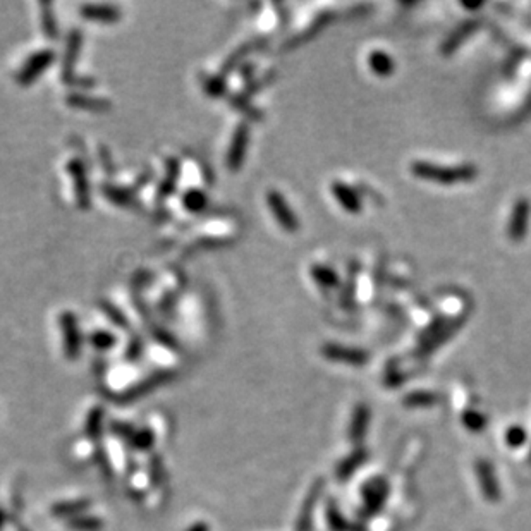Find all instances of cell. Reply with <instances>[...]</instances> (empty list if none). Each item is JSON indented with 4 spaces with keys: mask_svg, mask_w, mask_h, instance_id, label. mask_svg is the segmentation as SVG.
I'll list each match as a JSON object with an SVG mask.
<instances>
[{
    "mask_svg": "<svg viewBox=\"0 0 531 531\" xmlns=\"http://www.w3.org/2000/svg\"><path fill=\"white\" fill-rule=\"evenodd\" d=\"M411 172H413L416 177H419V179L444 186L471 183V181L477 179L478 176V169L474 165H471V163L456 167H444L423 160L411 163Z\"/></svg>",
    "mask_w": 531,
    "mask_h": 531,
    "instance_id": "cell-1",
    "label": "cell"
},
{
    "mask_svg": "<svg viewBox=\"0 0 531 531\" xmlns=\"http://www.w3.org/2000/svg\"><path fill=\"white\" fill-rule=\"evenodd\" d=\"M477 26H478L477 21H468V23H464L461 28L456 29V31L449 36L447 42H445L444 54H451V52H454L456 48L461 45L464 40L468 38V36H471L474 31H477Z\"/></svg>",
    "mask_w": 531,
    "mask_h": 531,
    "instance_id": "cell-21",
    "label": "cell"
},
{
    "mask_svg": "<svg viewBox=\"0 0 531 531\" xmlns=\"http://www.w3.org/2000/svg\"><path fill=\"white\" fill-rule=\"evenodd\" d=\"M55 59H57V52L52 50V48H43V50H38L33 55H29L28 61L21 66L20 73H17V84L23 88L31 87V84L54 64Z\"/></svg>",
    "mask_w": 531,
    "mask_h": 531,
    "instance_id": "cell-3",
    "label": "cell"
},
{
    "mask_svg": "<svg viewBox=\"0 0 531 531\" xmlns=\"http://www.w3.org/2000/svg\"><path fill=\"white\" fill-rule=\"evenodd\" d=\"M324 354L330 359H337V361L352 363V365H361L366 361V354L359 349L351 347H341L336 344H327L324 347Z\"/></svg>",
    "mask_w": 531,
    "mask_h": 531,
    "instance_id": "cell-14",
    "label": "cell"
},
{
    "mask_svg": "<svg viewBox=\"0 0 531 531\" xmlns=\"http://www.w3.org/2000/svg\"><path fill=\"white\" fill-rule=\"evenodd\" d=\"M100 191H102V195L105 196L110 203H114V205L121 208H131V210H141V203L135 198L133 191H129V189L107 183L100 186Z\"/></svg>",
    "mask_w": 531,
    "mask_h": 531,
    "instance_id": "cell-12",
    "label": "cell"
},
{
    "mask_svg": "<svg viewBox=\"0 0 531 531\" xmlns=\"http://www.w3.org/2000/svg\"><path fill=\"white\" fill-rule=\"evenodd\" d=\"M66 103L74 109H81V110H88V112H109L112 109V102L109 98H103V96H91L88 93L83 91H76L70 93V95L66 96Z\"/></svg>",
    "mask_w": 531,
    "mask_h": 531,
    "instance_id": "cell-10",
    "label": "cell"
},
{
    "mask_svg": "<svg viewBox=\"0 0 531 531\" xmlns=\"http://www.w3.org/2000/svg\"><path fill=\"white\" fill-rule=\"evenodd\" d=\"M154 336L157 337V339L160 341V343L165 344V346H169V347H177V346H176V341H174V337L170 336V334H167L163 329H158V327H155Z\"/></svg>",
    "mask_w": 531,
    "mask_h": 531,
    "instance_id": "cell-26",
    "label": "cell"
},
{
    "mask_svg": "<svg viewBox=\"0 0 531 531\" xmlns=\"http://www.w3.org/2000/svg\"><path fill=\"white\" fill-rule=\"evenodd\" d=\"M80 16L96 23H117L122 17V10L114 3H83L80 7Z\"/></svg>",
    "mask_w": 531,
    "mask_h": 531,
    "instance_id": "cell-9",
    "label": "cell"
},
{
    "mask_svg": "<svg viewBox=\"0 0 531 531\" xmlns=\"http://www.w3.org/2000/svg\"><path fill=\"white\" fill-rule=\"evenodd\" d=\"M69 176L73 177L74 186V198H76V205L81 210H88L91 207V191H90V181H88L87 165L81 158H70L66 165Z\"/></svg>",
    "mask_w": 531,
    "mask_h": 531,
    "instance_id": "cell-4",
    "label": "cell"
},
{
    "mask_svg": "<svg viewBox=\"0 0 531 531\" xmlns=\"http://www.w3.org/2000/svg\"><path fill=\"white\" fill-rule=\"evenodd\" d=\"M267 205L269 210L272 211V215L276 217L277 224L281 225L284 231L287 232H296L299 229V220L298 215L294 214L291 205L287 203V200L282 196L281 191L277 189H269L267 193Z\"/></svg>",
    "mask_w": 531,
    "mask_h": 531,
    "instance_id": "cell-5",
    "label": "cell"
},
{
    "mask_svg": "<svg viewBox=\"0 0 531 531\" xmlns=\"http://www.w3.org/2000/svg\"><path fill=\"white\" fill-rule=\"evenodd\" d=\"M310 274H311V277H313V281L317 282L320 287L334 289V287H337V285H339V276H337L336 270L330 269V267L313 265L310 269Z\"/></svg>",
    "mask_w": 531,
    "mask_h": 531,
    "instance_id": "cell-20",
    "label": "cell"
},
{
    "mask_svg": "<svg viewBox=\"0 0 531 531\" xmlns=\"http://www.w3.org/2000/svg\"><path fill=\"white\" fill-rule=\"evenodd\" d=\"M98 306H100V310L105 313V317L109 318V320L112 322L114 325L121 327V329H124V330H128L129 327H131L124 311H122L119 306H116L114 303H110V301H107V299H102L98 303Z\"/></svg>",
    "mask_w": 531,
    "mask_h": 531,
    "instance_id": "cell-23",
    "label": "cell"
},
{
    "mask_svg": "<svg viewBox=\"0 0 531 531\" xmlns=\"http://www.w3.org/2000/svg\"><path fill=\"white\" fill-rule=\"evenodd\" d=\"M59 324H61L62 330V341H64V351L70 359L76 358L80 354L81 349V332H80V324H77L76 313L66 310L61 313L59 318Z\"/></svg>",
    "mask_w": 531,
    "mask_h": 531,
    "instance_id": "cell-7",
    "label": "cell"
},
{
    "mask_svg": "<svg viewBox=\"0 0 531 531\" xmlns=\"http://www.w3.org/2000/svg\"><path fill=\"white\" fill-rule=\"evenodd\" d=\"M251 128L248 121H241L232 133L231 143H229L227 154H225V167L229 172H239L243 169L244 160L250 147Z\"/></svg>",
    "mask_w": 531,
    "mask_h": 531,
    "instance_id": "cell-2",
    "label": "cell"
},
{
    "mask_svg": "<svg viewBox=\"0 0 531 531\" xmlns=\"http://www.w3.org/2000/svg\"><path fill=\"white\" fill-rule=\"evenodd\" d=\"M40 9H42V29L45 36L50 40L59 38V23L54 13V6L50 2H42Z\"/></svg>",
    "mask_w": 531,
    "mask_h": 531,
    "instance_id": "cell-22",
    "label": "cell"
},
{
    "mask_svg": "<svg viewBox=\"0 0 531 531\" xmlns=\"http://www.w3.org/2000/svg\"><path fill=\"white\" fill-rule=\"evenodd\" d=\"M256 47H258V42H246V43H243L241 47H237L236 50H234L232 54L229 55L227 59H225L224 64H222V69H220L222 76H225V74H229L231 70L239 68V66L243 64L244 59H246V55L250 54V52Z\"/></svg>",
    "mask_w": 531,
    "mask_h": 531,
    "instance_id": "cell-19",
    "label": "cell"
},
{
    "mask_svg": "<svg viewBox=\"0 0 531 531\" xmlns=\"http://www.w3.org/2000/svg\"><path fill=\"white\" fill-rule=\"evenodd\" d=\"M229 103L234 107L236 110H239L241 114H244L248 119H253V121H260L263 117L262 110L256 109L253 103L250 102L248 98H244L243 95L239 93H234V95H229Z\"/></svg>",
    "mask_w": 531,
    "mask_h": 531,
    "instance_id": "cell-24",
    "label": "cell"
},
{
    "mask_svg": "<svg viewBox=\"0 0 531 531\" xmlns=\"http://www.w3.org/2000/svg\"><path fill=\"white\" fill-rule=\"evenodd\" d=\"M332 195L334 198L337 200V203H339L344 210L349 211V214H359V211H361V198H359L358 193H356L351 186L341 183V181H336V183H332Z\"/></svg>",
    "mask_w": 531,
    "mask_h": 531,
    "instance_id": "cell-13",
    "label": "cell"
},
{
    "mask_svg": "<svg viewBox=\"0 0 531 531\" xmlns=\"http://www.w3.org/2000/svg\"><path fill=\"white\" fill-rule=\"evenodd\" d=\"M530 215H531V203L528 198L516 200L514 207H512L511 220L507 225V236L509 239L514 243H521L528 234L530 227Z\"/></svg>",
    "mask_w": 531,
    "mask_h": 531,
    "instance_id": "cell-6",
    "label": "cell"
},
{
    "mask_svg": "<svg viewBox=\"0 0 531 531\" xmlns=\"http://www.w3.org/2000/svg\"><path fill=\"white\" fill-rule=\"evenodd\" d=\"M200 83H202L203 91L210 98H224L227 95V81L225 76L218 74H200Z\"/></svg>",
    "mask_w": 531,
    "mask_h": 531,
    "instance_id": "cell-15",
    "label": "cell"
},
{
    "mask_svg": "<svg viewBox=\"0 0 531 531\" xmlns=\"http://www.w3.org/2000/svg\"><path fill=\"white\" fill-rule=\"evenodd\" d=\"M368 66L370 69L380 77L391 76V74H394V70H396V64H394L391 55L382 50L371 52L368 57Z\"/></svg>",
    "mask_w": 531,
    "mask_h": 531,
    "instance_id": "cell-17",
    "label": "cell"
},
{
    "mask_svg": "<svg viewBox=\"0 0 531 531\" xmlns=\"http://www.w3.org/2000/svg\"><path fill=\"white\" fill-rule=\"evenodd\" d=\"M81 47H83V31L77 28L70 29L68 36V43H66L64 55H62V68L61 77L64 84H69L74 80V68H76L77 55H80Z\"/></svg>",
    "mask_w": 531,
    "mask_h": 531,
    "instance_id": "cell-8",
    "label": "cell"
},
{
    "mask_svg": "<svg viewBox=\"0 0 531 531\" xmlns=\"http://www.w3.org/2000/svg\"><path fill=\"white\" fill-rule=\"evenodd\" d=\"M232 243V237H210V236H203L198 237V239L193 241L188 248L183 251L184 256H193L196 253H202V251L207 250H215V248L220 246H227V244Z\"/></svg>",
    "mask_w": 531,
    "mask_h": 531,
    "instance_id": "cell-16",
    "label": "cell"
},
{
    "mask_svg": "<svg viewBox=\"0 0 531 531\" xmlns=\"http://www.w3.org/2000/svg\"><path fill=\"white\" fill-rule=\"evenodd\" d=\"M179 176H181V162L179 158L176 157H169L165 160V174H163V179L160 181L157 188V203L165 202L169 196L174 195L176 191L177 183H179Z\"/></svg>",
    "mask_w": 531,
    "mask_h": 531,
    "instance_id": "cell-11",
    "label": "cell"
},
{
    "mask_svg": "<svg viewBox=\"0 0 531 531\" xmlns=\"http://www.w3.org/2000/svg\"><path fill=\"white\" fill-rule=\"evenodd\" d=\"M183 207L186 211H191V214H202L208 208V196L207 193H203L202 189L198 188H191L186 189L183 193Z\"/></svg>",
    "mask_w": 531,
    "mask_h": 531,
    "instance_id": "cell-18",
    "label": "cell"
},
{
    "mask_svg": "<svg viewBox=\"0 0 531 531\" xmlns=\"http://www.w3.org/2000/svg\"><path fill=\"white\" fill-rule=\"evenodd\" d=\"M90 344L96 349H112L117 344V337L112 332H107V330H95L90 334Z\"/></svg>",
    "mask_w": 531,
    "mask_h": 531,
    "instance_id": "cell-25",
    "label": "cell"
}]
</instances>
